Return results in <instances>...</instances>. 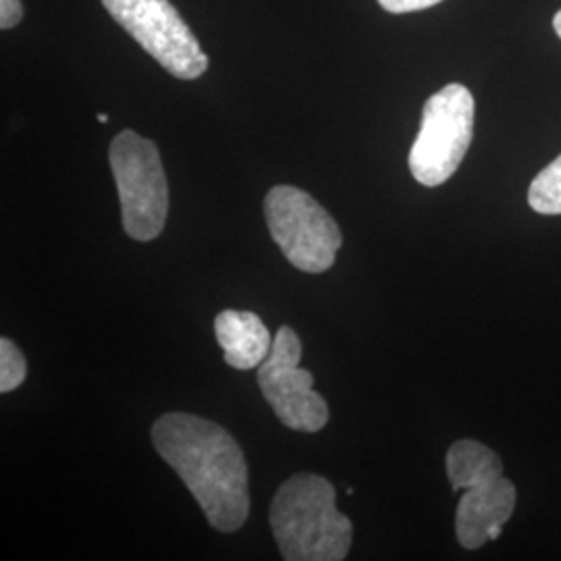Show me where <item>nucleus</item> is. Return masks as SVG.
<instances>
[{
  "instance_id": "obj_3",
  "label": "nucleus",
  "mask_w": 561,
  "mask_h": 561,
  "mask_svg": "<svg viewBox=\"0 0 561 561\" xmlns=\"http://www.w3.org/2000/svg\"><path fill=\"white\" fill-rule=\"evenodd\" d=\"M108 159L125 233L136 241L157 240L169 215V185L157 144L125 129L111 144Z\"/></svg>"
},
{
  "instance_id": "obj_1",
  "label": "nucleus",
  "mask_w": 561,
  "mask_h": 561,
  "mask_svg": "<svg viewBox=\"0 0 561 561\" xmlns=\"http://www.w3.org/2000/svg\"><path fill=\"white\" fill-rule=\"evenodd\" d=\"M152 443L196 497L210 526L221 533L240 530L250 514V489L238 442L215 422L171 412L154 422Z\"/></svg>"
},
{
  "instance_id": "obj_2",
  "label": "nucleus",
  "mask_w": 561,
  "mask_h": 561,
  "mask_svg": "<svg viewBox=\"0 0 561 561\" xmlns=\"http://www.w3.org/2000/svg\"><path fill=\"white\" fill-rule=\"evenodd\" d=\"M337 491L319 474L300 472L283 482L271 503V528L285 561L347 558L354 526L337 510Z\"/></svg>"
},
{
  "instance_id": "obj_13",
  "label": "nucleus",
  "mask_w": 561,
  "mask_h": 561,
  "mask_svg": "<svg viewBox=\"0 0 561 561\" xmlns=\"http://www.w3.org/2000/svg\"><path fill=\"white\" fill-rule=\"evenodd\" d=\"M443 0H379L382 9L387 13L393 15H401V13H414V11H424L428 7H435Z\"/></svg>"
},
{
  "instance_id": "obj_8",
  "label": "nucleus",
  "mask_w": 561,
  "mask_h": 561,
  "mask_svg": "<svg viewBox=\"0 0 561 561\" xmlns=\"http://www.w3.org/2000/svg\"><path fill=\"white\" fill-rule=\"evenodd\" d=\"M516 507V486L500 477L463 491L456 512V533L463 549H481L495 541Z\"/></svg>"
},
{
  "instance_id": "obj_6",
  "label": "nucleus",
  "mask_w": 561,
  "mask_h": 561,
  "mask_svg": "<svg viewBox=\"0 0 561 561\" xmlns=\"http://www.w3.org/2000/svg\"><path fill=\"white\" fill-rule=\"evenodd\" d=\"M108 15L178 80H196L208 69L201 42L171 0H102Z\"/></svg>"
},
{
  "instance_id": "obj_4",
  "label": "nucleus",
  "mask_w": 561,
  "mask_h": 561,
  "mask_svg": "<svg viewBox=\"0 0 561 561\" xmlns=\"http://www.w3.org/2000/svg\"><path fill=\"white\" fill-rule=\"evenodd\" d=\"M474 136V96L461 83L435 92L422 108L421 131L408 164L414 180L437 187L460 167Z\"/></svg>"
},
{
  "instance_id": "obj_10",
  "label": "nucleus",
  "mask_w": 561,
  "mask_h": 561,
  "mask_svg": "<svg viewBox=\"0 0 561 561\" xmlns=\"http://www.w3.org/2000/svg\"><path fill=\"white\" fill-rule=\"evenodd\" d=\"M447 479L454 491H466L481 482L503 477V461L486 445L472 439L454 443L447 451Z\"/></svg>"
},
{
  "instance_id": "obj_12",
  "label": "nucleus",
  "mask_w": 561,
  "mask_h": 561,
  "mask_svg": "<svg viewBox=\"0 0 561 561\" xmlns=\"http://www.w3.org/2000/svg\"><path fill=\"white\" fill-rule=\"evenodd\" d=\"M27 377V362L23 358L20 347L9 340H0V391H15Z\"/></svg>"
},
{
  "instance_id": "obj_15",
  "label": "nucleus",
  "mask_w": 561,
  "mask_h": 561,
  "mask_svg": "<svg viewBox=\"0 0 561 561\" xmlns=\"http://www.w3.org/2000/svg\"><path fill=\"white\" fill-rule=\"evenodd\" d=\"M553 27H556V34L560 36L561 41V11H558V13H556V18H553Z\"/></svg>"
},
{
  "instance_id": "obj_16",
  "label": "nucleus",
  "mask_w": 561,
  "mask_h": 561,
  "mask_svg": "<svg viewBox=\"0 0 561 561\" xmlns=\"http://www.w3.org/2000/svg\"><path fill=\"white\" fill-rule=\"evenodd\" d=\"M99 121H101V123H106V121H108V117H106L104 113H101V115H99Z\"/></svg>"
},
{
  "instance_id": "obj_7",
  "label": "nucleus",
  "mask_w": 561,
  "mask_h": 561,
  "mask_svg": "<svg viewBox=\"0 0 561 561\" xmlns=\"http://www.w3.org/2000/svg\"><path fill=\"white\" fill-rule=\"evenodd\" d=\"M301 341L291 327H280L268 358L259 366V387L287 428L319 433L329 422V405L312 389L310 370L301 368Z\"/></svg>"
},
{
  "instance_id": "obj_5",
  "label": "nucleus",
  "mask_w": 561,
  "mask_h": 561,
  "mask_svg": "<svg viewBox=\"0 0 561 561\" xmlns=\"http://www.w3.org/2000/svg\"><path fill=\"white\" fill-rule=\"evenodd\" d=\"M271 238L283 256L304 273L329 271L343 245L335 219L300 187L275 185L264 198Z\"/></svg>"
},
{
  "instance_id": "obj_14",
  "label": "nucleus",
  "mask_w": 561,
  "mask_h": 561,
  "mask_svg": "<svg viewBox=\"0 0 561 561\" xmlns=\"http://www.w3.org/2000/svg\"><path fill=\"white\" fill-rule=\"evenodd\" d=\"M23 18V4L21 0H0V27L11 30Z\"/></svg>"
},
{
  "instance_id": "obj_11",
  "label": "nucleus",
  "mask_w": 561,
  "mask_h": 561,
  "mask_svg": "<svg viewBox=\"0 0 561 561\" xmlns=\"http://www.w3.org/2000/svg\"><path fill=\"white\" fill-rule=\"evenodd\" d=\"M528 204L541 215H561V154L533 180Z\"/></svg>"
},
{
  "instance_id": "obj_9",
  "label": "nucleus",
  "mask_w": 561,
  "mask_h": 561,
  "mask_svg": "<svg viewBox=\"0 0 561 561\" xmlns=\"http://www.w3.org/2000/svg\"><path fill=\"white\" fill-rule=\"evenodd\" d=\"M215 335L222 358L238 370L259 368L273 350V335L259 314L248 310H222L215 319Z\"/></svg>"
}]
</instances>
